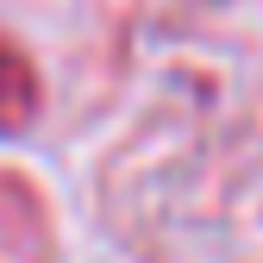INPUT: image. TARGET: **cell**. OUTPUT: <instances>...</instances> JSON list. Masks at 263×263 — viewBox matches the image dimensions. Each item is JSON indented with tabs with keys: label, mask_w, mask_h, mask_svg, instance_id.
<instances>
[{
	"label": "cell",
	"mask_w": 263,
	"mask_h": 263,
	"mask_svg": "<svg viewBox=\"0 0 263 263\" xmlns=\"http://www.w3.org/2000/svg\"><path fill=\"white\" fill-rule=\"evenodd\" d=\"M38 101H44V88H38L31 57H25L13 38H0V132L31 125V119H38Z\"/></svg>",
	"instance_id": "obj_1"
}]
</instances>
